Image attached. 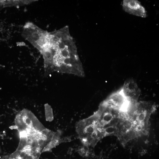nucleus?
<instances>
[{"label": "nucleus", "instance_id": "1", "mask_svg": "<svg viewBox=\"0 0 159 159\" xmlns=\"http://www.w3.org/2000/svg\"><path fill=\"white\" fill-rule=\"evenodd\" d=\"M40 52L46 73L56 72L84 77L77 48L68 26L49 32L48 42Z\"/></svg>", "mask_w": 159, "mask_h": 159}, {"label": "nucleus", "instance_id": "2", "mask_svg": "<svg viewBox=\"0 0 159 159\" xmlns=\"http://www.w3.org/2000/svg\"><path fill=\"white\" fill-rule=\"evenodd\" d=\"M49 32L32 23H26L23 27V37L40 52L47 43Z\"/></svg>", "mask_w": 159, "mask_h": 159}, {"label": "nucleus", "instance_id": "3", "mask_svg": "<svg viewBox=\"0 0 159 159\" xmlns=\"http://www.w3.org/2000/svg\"><path fill=\"white\" fill-rule=\"evenodd\" d=\"M121 90L125 97L131 101H137L141 93L137 84L132 79L126 80Z\"/></svg>", "mask_w": 159, "mask_h": 159}, {"label": "nucleus", "instance_id": "4", "mask_svg": "<svg viewBox=\"0 0 159 159\" xmlns=\"http://www.w3.org/2000/svg\"><path fill=\"white\" fill-rule=\"evenodd\" d=\"M122 6L123 9L130 14L143 18L147 16L145 8L138 0H124Z\"/></svg>", "mask_w": 159, "mask_h": 159}, {"label": "nucleus", "instance_id": "5", "mask_svg": "<svg viewBox=\"0 0 159 159\" xmlns=\"http://www.w3.org/2000/svg\"><path fill=\"white\" fill-rule=\"evenodd\" d=\"M61 134L60 131L55 132L51 140L44 148L43 152L50 151L62 142L65 141L61 138Z\"/></svg>", "mask_w": 159, "mask_h": 159}, {"label": "nucleus", "instance_id": "6", "mask_svg": "<svg viewBox=\"0 0 159 159\" xmlns=\"http://www.w3.org/2000/svg\"><path fill=\"white\" fill-rule=\"evenodd\" d=\"M34 0H0V8L27 4Z\"/></svg>", "mask_w": 159, "mask_h": 159}, {"label": "nucleus", "instance_id": "7", "mask_svg": "<svg viewBox=\"0 0 159 159\" xmlns=\"http://www.w3.org/2000/svg\"><path fill=\"white\" fill-rule=\"evenodd\" d=\"M45 115L47 120L51 121L54 118L52 109L51 106L48 104L44 105Z\"/></svg>", "mask_w": 159, "mask_h": 159}, {"label": "nucleus", "instance_id": "8", "mask_svg": "<svg viewBox=\"0 0 159 159\" xmlns=\"http://www.w3.org/2000/svg\"><path fill=\"white\" fill-rule=\"evenodd\" d=\"M87 147L83 145L79 149L78 153L79 155L83 157H87L89 154V151L87 149Z\"/></svg>", "mask_w": 159, "mask_h": 159}]
</instances>
